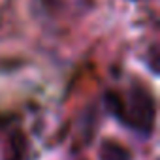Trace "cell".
<instances>
[{"mask_svg":"<svg viewBox=\"0 0 160 160\" xmlns=\"http://www.w3.org/2000/svg\"><path fill=\"white\" fill-rule=\"evenodd\" d=\"M100 158L102 160H130V154L117 141L104 139L100 145Z\"/></svg>","mask_w":160,"mask_h":160,"instance_id":"obj_2","label":"cell"},{"mask_svg":"<svg viewBox=\"0 0 160 160\" xmlns=\"http://www.w3.org/2000/svg\"><path fill=\"white\" fill-rule=\"evenodd\" d=\"M106 108L121 124L134 130L141 138H149L152 134L156 108L147 87L134 83L126 89V92H108Z\"/></svg>","mask_w":160,"mask_h":160,"instance_id":"obj_1","label":"cell"}]
</instances>
